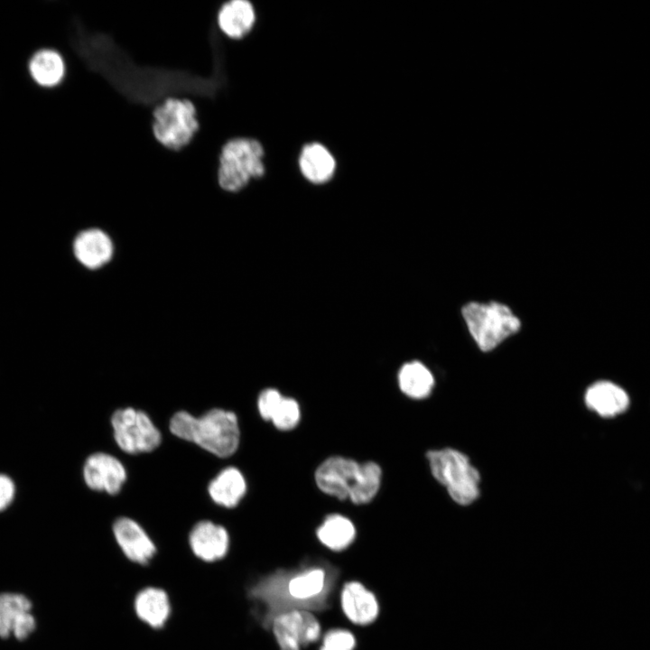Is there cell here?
Listing matches in <instances>:
<instances>
[{
  "label": "cell",
  "mask_w": 650,
  "mask_h": 650,
  "mask_svg": "<svg viewBox=\"0 0 650 650\" xmlns=\"http://www.w3.org/2000/svg\"><path fill=\"white\" fill-rule=\"evenodd\" d=\"M333 570L312 565L296 571H278L251 586L248 596L263 605V623L292 609H323L333 584Z\"/></svg>",
  "instance_id": "cell-1"
},
{
  "label": "cell",
  "mask_w": 650,
  "mask_h": 650,
  "mask_svg": "<svg viewBox=\"0 0 650 650\" xmlns=\"http://www.w3.org/2000/svg\"><path fill=\"white\" fill-rule=\"evenodd\" d=\"M169 429L178 438L196 443L220 458L233 455L239 444L237 417L221 408L210 409L199 417L179 411L171 418Z\"/></svg>",
  "instance_id": "cell-2"
},
{
  "label": "cell",
  "mask_w": 650,
  "mask_h": 650,
  "mask_svg": "<svg viewBox=\"0 0 650 650\" xmlns=\"http://www.w3.org/2000/svg\"><path fill=\"white\" fill-rule=\"evenodd\" d=\"M264 149L261 144L253 138L238 136L228 140L221 147L218 184L225 192H238L252 179L264 175Z\"/></svg>",
  "instance_id": "cell-3"
},
{
  "label": "cell",
  "mask_w": 650,
  "mask_h": 650,
  "mask_svg": "<svg viewBox=\"0 0 650 650\" xmlns=\"http://www.w3.org/2000/svg\"><path fill=\"white\" fill-rule=\"evenodd\" d=\"M461 314L471 338L484 352L493 350L521 328L514 311L498 302H470L462 307Z\"/></svg>",
  "instance_id": "cell-4"
},
{
  "label": "cell",
  "mask_w": 650,
  "mask_h": 650,
  "mask_svg": "<svg viewBox=\"0 0 650 650\" xmlns=\"http://www.w3.org/2000/svg\"><path fill=\"white\" fill-rule=\"evenodd\" d=\"M427 459L432 476L456 503L467 506L477 499L480 476L465 454L447 448L430 450Z\"/></svg>",
  "instance_id": "cell-5"
},
{
  "label": "cell",
  "mask_w": 650,
  "mask_h": 650,
  "mask_svg": "<svg viewBox=\"0 0 650 650\" xmlns=\"http://www.w3.org/2000/svg\"><path fill=\"white\" fill-rule=\"evenodd\" d=\"M152 126L154 138L161 145L180 151L199 131L196 107L190 99L169 97L153 108Z\"/></svg>",
  "instance_id": "cell-6"
},
{
  "label": "cell",
  "mask_w": 650,
  "mask_h": 650,
  "mask_svg": "<svg viewBox=\"0 0 650 650\" xmlns=\"http://www.w3.org/2000/svg\"><path fill=\"white\" fill-rule=\"evenodd\" d=\"M111 425L117 446L128 454L151 452L161 444V432L144 411L117 409L111 416Z\"/></svg>",
  "instance_id": "cell-7"
},
{
  "label": "cell",
  "mask_w": 650,
  "mask_h": 650,
  "mask_svg": "<svg viewBox=\"0 0 650 650\" xmlns=\"http://www.w3.org/2000/svg\"><path fill=\"white\" fill-rule=\"evenodd\" d=\"M36 628L32 599L22 592H0V638L23 642L29 639Z\"/></svg>",
  "instance_id": "cell-8"
},
{
  "label": "cell",
  "mask_w": 650,
  "mask_h": 650,
  "mask_svg": "<svg viewBox=\"0 0 650 650\" xmlns=\"http://www.w3.org/2000/svg\"><path fill=\"white\" fill-rule=\"evenodd\" d=\"M270 627L280 650H301L316 642L320 636V626L309 610L292 609L275 616Z\"/></svg>",
  "instance_id": "cell-9"
},
{
  "label": "cell",
  "mask_w": 650,
  "mask_h": 650,
  "mask_svg": "<svg viewBox=\"0 0 650 650\" xmlns=\"http://www.w3.org/2000/svg\"><path fill=\"white\" fill-rule=\"evenodd\" d=\"M360 464L345 457L334 456L324 460L315 472L318 488L339 499H347L354 488Z\"/></svg>",
  "instance_id": "cell-10"
},
{
  "label": "cell",
  "mask_w": 650,
  "mask_h": 650,
  "mask_svg": "<svg viewBox=\"0 0 650 650\" xmlns=\"http://www.w3.org/2000/svg\"><path fill=\"white\" fill-rule=\"evenodd\" d=\"M83 478L90 489L116 495L126 480V471L115 456L106 452H95L85 461Z\"/></svg>",
  "instance_id": "cell-11"
},
{
  "label": "cell",
  "mask_w": 650,
  "mask_h": 650,
  "mask_svg": "<svg viewBox=\"0 0 650 650\" xmlns=\"http://www.w3.org/2000/svg\"><path fill=\"white\" fill-rule=\"evenodd\" d=\"M112 530L122 552L132 562L146 565L155 556L157 548L153 541L134 519L118 517L114 522Z\"/></svg>",
  "instance_id": "cell-12"
},
{
  "label": "cell",
  "mask_w": 650,
  "mask_h": 650,
  "mask_svg": "<svg viewBox=\"0 0 650 650\" xmlns=\"http://www.w3.org/2000/svg\"><path fill=\"white\" fill-rule=\"evenodd\" d=\"M189 545L193 554L205 562L223 559L229 549L227 529L209 520L195 524L189 534Z\"/></svg>",
  "instance_id": "cell-13"
},
{
  "label": "cell",
  "mask_w": 650,
  "mask_h": 650,
  "mask_svg": "<svg viewBox=\"0 0 650 650\" xmlns=\"http://www.w3.org/2000/svg\"><path fill=\"white\" fill-rule=\"evenodd\" d=\"M26 70L31 80L39 88L52 89L59 87L67 75L64 56L53 48H40L30 55Z\"/></svg>",
  "instance_id": "cell-14"
},
{
  "label": "cell",
  "mask_w": 650,
  "mask_h": 650,
  "mask_svg": "<svg viewBox=\"0 0 650 650\" xmlns=\"http://www.w3.org/2000/svg\"><path fill=\"white\" fill-rule=\"evenodd\" d=\"M113 252L114 246L110 237L98 228L80 232L73 242L75 257L88 269H98L108 263Z\"/></svg>",
  "instance_id": "cell-15"
},
{
  "label": "cell",
  "mask_w": 650,
  "mask_h": 650,
  "mask_svg": "<svg viewBox=\"0 0 650 650\" xmlns=\"http://www.w3.org/2000/svg\"><path fill=\"white\" fill-rule=\"evenodd\" d=\"M255 20L254 7L246 0H231L222 3L216 16L219 32L232 41L245 38L251 32Z\"/></svg>",
  "instance_id": "cell-16"
},
{
  "label": "cell",
  "mask_w": 650,
  "mask_h": 650,
  "mask_svg": "<svg viewBox=\"0 0 650 650\" xmlns=\"http://www.w3.org/2000/svg\"><path fill=\"white\" fill-rule=\"evenodd\" d=\"M341 608L352 623L360 626L375 621L379 612L376 596L358 581H349L343 586Z\"/></svg>",
  "instance_id": "cell-17"
},
{
  "label": "cell",
  "mask_w": 650,
  "mask_h": 650,
  "mask_svg": "<svg viewBox=\"0 0 650 650\" xmlns=\"http://www.w3.org/2000/svg\"><path fill=\"white\" fill-rule=\"evenodd\" d=\"M134 610L145 625L153 629H161L165 627L172 614L168 593L159 587H145L136 593Z\"/></svg>",
  "instance_id": "cell-18"
},
{
  "label": "cell",
  "mask_w": 650,
  "mask_h": 650,
  "mask_svg": "<svg viewBox=\"0 0 650 650\" xmlns=\"http://www.w3.org/2000/svg\"><path fill=\"white\" fill-rule=\"evenodd\" d=\"M585 403L599 415L614 417L627 409L629 396L618 384L608 380H599L588 387Z\"/></svg>",
  "instance_id": "cell-19"
},
{
  "label": "cell",
  "mask_w": 650,
  "mask_h": 650,
  "mask_svg": "<svg viewBox=\"0 0 650 650\" xmlns=\"http://www.w3.org/2000/svg\"><path fill=\"white\" fill-rule=\"evenodd\" d=\"M210 498L224 507L238 505L246 492V482L241 471L235 467L223 469L209 484Z\"/></svg>",
  "instance_id": "cell-20"
},
{
  "label": "cell",
  "mask_w": 650,
  "mask_h": 650,
  "mask_svg": "<svg viewBox=\"0 0 650 650\" xmlns=\"http://www.w3.org/2000/svg\"><path fill=\"white\" fill-rule=\"evenodd\" d=\"M299 165L304 177L314 183L329 181L336 167L331 153L320 144H311L302 149Z\"/></svg>",
  "instance_id": "cell-21"
},
{
  "label": "cell",
  "mask_w": 650,
  "mask_h": 650,
  "mask_svg": "<svg viewBox=\"0 0 650 650\" xmlns=\"http://www.w3.org/2000/svg\"><path fill=\"white\" fill-rule=\"evenodd\" d=\"M353 523L339 514L328 515L317 529L320 542L332 551L346 549L355 539Z\"/></svg>",
  "instance_id": "cell-22"
},
{
  "label": "cell",
  "mask_w": 650,
  "mask_h": 650,
  "mask_svg": "<svg viewBox=\"0 0 650 650\" xmlns=\"http://www.w3.org/2000/svg\"><path fill=\"white\" fill-rule=\"evenodd\" d=\"M398 383L401 391L411 398L427 397L434 385L432 372L421 362L405 363L398 373Z\"/></svg>",
  "instance_id": "cell-23"
},
{
  "label": "cell",
  "mask_w": 650,
  "mask_h": 650,
  "mask_svg": "<svg viewBox=\"0 0 650 650\" xmlns=\"http://www.w3.org/2000/svg\"><path fill=\"white\" fill-rule=\"evenodd\" d=\"M382 470L378 464L367 461L360 464L358 476L348 498L355 504H366L376 495L381 483Z\"/></svg>",
  "instance_id": "cell-24"
},
{
  "label": "cell",
  "mask_w": 650,
  "mask_h": 650,
  "mask_svg": "<svg viewBox=\"0 0 650 650\" xmlns=\"http://www.w3.org/2000/svg\"><path fill=\"white\" fill-rule=\"evenodd\" d=\"M270 421L282 431L294 428L300 421V407L298 403L289 397L281 399L274 408Z\"/></svg>",
  "instance_id": "cell-25"
},
{
  "label": "cell",
  "mask_w": 650,
  "mask_h": 650,
  "mask_svg": "<svg viewBox=\"0 0 650 650\" xmlns=\"http://www.w3.org/2000/svg\"><path fill=\"white\" fill-rule=\"evenodd\" d=\"M356 640L349 631L331 629L323 637L320 650H353Z\"/></svg>",
  "instance_id": "cell-26"
},
{
  "label": "cell",
  "mask_w": 650,
  "mask_h": 650,
  "mask_svg": "<svg viewBox=\"0 0 650 650\" xmlns=\"http://www.w3.org/2000/svg\"><path fill=\"white\" fill-rule=\"evenodd\" d=\"M282 398L283 395L274 388L263 390L257 399V408L261 417L270 421L274 408Z\"/></svg>",
  "instance_id": "cell-27"
},
{
  "label": "cell",
  "mask_w": 650,
  "mask_h": 650,
  "mask_svg": "<svg viewBox=\"0 0 650 650\" xmlns=\"http://www.w3.org/2000/svg\"><path fill=\"white\" fill-rule=\"evenodd\" d=\"M15 488L13 480L0 474V511L6 508L14 499Z\"/></svg>",
  "instance_id": "cell-28"
}]
</instances>
